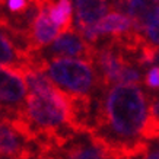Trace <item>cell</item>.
<instances>
[{
  "mask_svg": "<svg viewBox=\"0 0 159 159\" xmlns=\"http://www.w3.org/2000/svg\"><path fill=\"white\" fill-rule=\"evenodd\" d=\"M28 93L24 72L0 66V107L7 112L6 120H12L24 111Z\"/></svg>",
  "mask_w": 159,
  "mask_h": 159,
  "instance_id": "2",
  "label": "cell"
},
{
  "mask_svg": "<svg viewBox=\"0 0 159 159\" xmlns=\"http://www.w3.org/2000/svg\"><path fill=\"white\" fill-rule=\"evenodd\" d=\"M32 142L10 120H0V156L6 159H34ZM37 145V143H35Z\"/></svg>",
  "mask_w": 159,
  "mask_h": 159,
  "instance_id": "4",
  "label": "cell"
},
{
  "mask_svg": "<svg viewBox=\"0 0 159 159\" xmlns=\"http://www.w3.org/2000/svg\"><path fill=\"white\" fill-rule=\"evenodd\" d=\"M142 34H143L146 41L149 43V45H152L153 48L159 51V18H156L146 25L145 29L142 31Z\"/></svg>",
  "mask_w": 159,
  "mask_h": 159,
  "instance_id": "9",
  "label": "cell"
},
{
  "mask_svg": "<svg viewBox=\"0 0 159 159\" xmlns=\"http://www.w3.org/2000/svg\"><path fill=\"white\" fill-rule=\"evenodd\" d=\"M124 12L142 32L149 22L159 18V0H129Z\"/></svg>",
  "mask_w": 159,
  "mask_h": 159,
  "instance_id": "8",
  "label": "cell"
},
{
  "mask_svg": "<svg viewBox=\"0 0 159 159\" xmlns=\"http://www.w3.org/2000/svg\"><path fill=\"white\" fill-rule=\"evenodd\" d=\"M31 2H34V0H31Z\"/></svg>",
  "mask_w": 159,
  "mask_h": 159,
  "instance_id": "16",
  "label": "cell"
},
{
  "mask_svg": "<svg viewBox=\"0 0 159 159\" xmlns=\"http://www.w3.org/2000/svg\"><path fill=\"white\" fill-rule=\"evenodd\" d=\"M155 148H156V149H159V139L155 140Z\"/></svg>",
  "mask_w": 159,
  "mask_h": 159,
  "instance_id": "14",
  "label": "cell"
},
{
  "mask_svg": "<svg viewBox=\"0 0 159 159\" xmlns=\"http://www.w3.org/2000/svg\"><path fill=\"white\" fill-rule=\"evenodd\" d=\"M145 85L149 89L159 91V66L150 67L145 75Z\"/></svg>",
  "mask_w": 159,
  "mask_h": 159,
  "instance_id": "10",
  "label": "cell"
},
{
  "mask_svg": "<svg viewBox=\"0 0 159 159\" xmlns=\"http://www.w3.org/2000/svg\"><path fill=\"white\" fill-rule=\"evenodd\" d=\"M79 29L97 25L108 12V0H73Z\"/></svg>",
  "mask_w": 159,
  "mask_h": 159,
  "instance_id": "6",
  "label": "cell"
},
{
  "mask_svg": "<svg viewBox=\"0 0 159 159\" xmlns=\"http://www.w3.org/2000/svg\"><path fill=\"white\" fill-rule=\"evenodd\" d=\"M2 3H3V0H0V5H2Z\"/></svg>",
  "mask_w": 159,
  "mask_h": 159,
  "instance_id": "15",
  "label": "cell"
},
{
  "mask_svg": "<svg viewBox=\"0 0 159 159\" xmlns=\"http://www.w3.org/2000/svg\"><path fill=\"white\" fill-rule=\"evenodd\" d=\"M53 155H57L60 159H117L89 134H75Z\"/></svg>",
  "mask_w": 159,
  "mask_h": 159,
  "instance_id": "5",
  "label": "cell"
},
{
  "mask_svg": "<svg viewBox=\"0 0 159 159\" xmlns=\"http://www.w3.org/2000/svg\"><path fill=\"white\" fill-rule=\"evenodd\" d=\"M0 66L25 72L29 67V56L19 45H16L7 32L0 31Z\"/></svg>",
  "mask_w": 159,
  "mask_h": 159,
  "instance_id": "7",
  "label": "cell"
},
{
  "mask_svg": "<svg viewBox=\"0 0 159 159\" xmlns=\"http://www.w3.org/2000/svg\"><path fill=\"white\" fill-rule=\"evenodd\" d=\"M38 70L44 72L61 91L67 93L91 95L92 92L101 89V80L95 64L83 58L56 57L44 60L39 57Z\"/></svg>",
  "mask_w": 159,
  "mask_h": 159,
  "instance_id": "1",
  "label": "cell"
},
{
  "mask_svg": "<svg viewBox=\"0 0 159 159\" xmlns=\"http://www.w3.org/2000/svg\"><path fill=\"white\" fill-rule=\"evenodd\" d=\"M7 9L12 13H25L29 12V0H6Z\"/></svg>",
  "mask_w": 159,
  "mask_h": 159,
  "instance_id": "11",
  "label": "cell"
},
{
  "mask_svg": "<svg viewBox=\"0 0 159 159\" xmlns=\"http://www.w3.org/2000/svg\"><path fill=\"white\" fill-rule=\"evenodd\" d=\"M7 118V112L5 111L3 107H0V120H6Z\"/></svg>",
  "mask_w": 159,
  "mask_h": 159,
  "instance_id": "13",
  "label": "cell"
},
{
  "mask_svg": "<svg viewBox=\"0 0 159 159\" xmlns=\"http://www.w3.org/2000/svg\"><path fill=\"white\" fill-rule=\"evenodd\" d=\"M131 159H159V149H156L155 146H150L149 143V146L142 153H139L137 156H134Z\"/></svg>",
  "mask_w": 159,
  "mask_h": 159,
  "instance_id": "12",
  "label": "cell"
},
{
  "mask_svg": "<svg viewBox=\"0 0 159 159\" xmlns=\"http://www.w3.org/2000/svg\"><path fill=\"white\" fill-rule=\"evenodd\" d=\"M44 60L56 57H79L83 60L93 63L95 56V45H92L82 37V34L76 29H70L58 37L56 41L50 44L48 47L35 51Z\"/></svg>",
  "mask_w": 159,
  "mask_h": 159,
  "instance_id": "3",
  "label": "cell"
}]
</instances>
